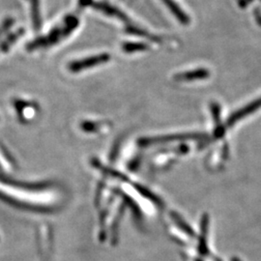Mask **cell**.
<instances>
[{"instance_id": "1", "label": "cell", "mask_w": 261, "mask_h": 261, "mask_svg": "<svg viewBox=\"0 0 261 261\" xmlns=\"http://www.w3.org/2000/svg\"><path fill=\"white\" fill-rule=\"evenodd\" d=\"M80 19L76 15H69L66 16L63 20L53 28L46 36L35 39L28 45V49L34 50L38 48L51 47L64 39L69 37L76 28L79 27Z\"/></svg>"}, {"instance_id": "2", "label": "cell", "mask_w": 261, "mask_h": 261, "mask_svg": "<svg viewBox=\"0 0 261 261\" xmlns=\"http://www.w3.org/2000/svg\"><path fill=\"white\" fill-rule=\"evenodd\" d=\"M92 6H93L94 9L103 13L106 16H109V17L120 20L125 24V28H129L130 25L135 24V22L130 19V17L125 12H123L122 10L115 7V6H112L109 2H106V1L93 2Z\"/></svg>"}, {"instance_id": "3", "label": "cell", "mask_w": 261, "mask_h": 261, "mask_svg": "<svg viewBox=\"0 0 261 261\" xmlns=\"http://www.w3.org/2000/svg\"><path fill=\"white\" fill-rule=\"evenodd\" d=\"M110 60H111V56L109 54H100V55H96V56L86 57L84 59L71 62L69 64V70L73 73H77V72L107 63Z\"/></svg>"}, {"instance_id": "4", "label": "cell", "mask_w": 261, "mask_h": 261, "mask_svg": "<svg viewBox=\"0 0 261 261\" xmlns=\"http://www.w3.org/2000/svg\"><path fill=\"white\" fill-rule=\"evenodd\" d=\"M261 108V98L260 99H258V100H256L254 103H250L249 106H247V107H245V108H243L241 109L240 111H238V112H235L233 113L229 118H228V122H227V125L228 126H231V125H233L237 121H240L242 118L244 117H246V116H248V115H250L251 113H252L253 112H255V111H257L258 109H260Z\"/></svg>"}, {"instance_id": "5", "label": "cell", "mask_w": 261, "mask_h": 261, "mask_svg": "<svg viewBox=\"0 0 261 261\" xmlns=\"http://www.w3.org/2000/svg\"><path fill=\"white\" fill-rule=\"evenodd\" d=\"M28 1L30 4V14H31L33 28L38 31L42 27V14H41L40 0H28Z\"/></svg>"}, {"instance_id": "6", "label": "cell", "mask_w": 261, "mask_h": 261, "mask_svg": "<svg viewBox=\"0 0 261 261\" xmlns=\"http://www.w3.org/2000/svg\"><path fill=\"white\" fill-rule=\"evenodd\" d=\"M147 48V46L143 43H130V42H126L125 44H123L122 49L127 53V54H133V53H137V51H143Z\"/></svg>"}, {"instance_id": "7", "label": "cell", "mask_w": 261, "mask_h": 261, "mask_svg": "<svg viewBox=\"0 0 261 261\" xmlns=\"http://www.w3.org/2000/svg\"><path fill=\"white\" fill-rule=\"evenodd\" d=\"M165 2V4L168 6L169 9L171 10V12L177 17L178 19H180L181 21L185 22L186 21V16L185 14L180 10L177 5L172 1V0H163Z\"/></svg>"}, {"instance_id": "8", "label": "cell", "mask_w": 261, "mask_h": 261, "mask_svg": "<svg viewBox=\"0 0 261 261\" xmlns=\"http://www.w3.org/2000/svg\"><path fill=\"white\" fill-rule=\"evenodd\" d=\"M92 0H79V7L80 8H85L89 5H92Z\"/></svg>"}]
</instances>
